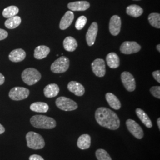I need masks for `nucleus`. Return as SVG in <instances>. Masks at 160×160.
Segmentation results:
<instances>
[{
  "label": "nucleus",
  "instance_id": "nucleus-26",
  "mask_svg": "<svg viewBox=\"0 0 160 160\" xmlns=\"http://www.w3.org/2000/svg\"><path fill=\"white\" fill-rule=\"evenodd\" d=\"M30 109L38 113H46L49 110V106L44 102H35L30 105Z\"/></svg>",
  "mask_w": 160,
  "mask_h": 160
},
{
  "label": "nucleus",
  "instance_id": "nucleus-5",
  "mask_svg": "<svg viewBox=\"0 0 160 160\" xmlns=\"http://www.w3.org/2000/svg\"><path fill=\"white\" fill-rule=\"evenodd\" d=\"M69 67V60L68 58L61 57L51 65V69L53 73L61 74L66 72Z\"/></svg>",
  "mask_w": 160,
  "mask_h": 160
},
{
  "label": "nucleus",
  "instance_id": "nucleus-21",
  "mask_svg": "<svg viewBox=\"0 0 160 160\" xmlns=\"http://www.w3.org/2000/svg\"><path fill=\"white\" fill-rule=\"evenodd\" d=\"M106 99L109 106L115 110H119L121 108V103L119 98L112 92H108L106 94Z\"/></svg>",
  "mask_w": 160,
  "mask_h": 160
},
{
  "label": "nucleus",
  "instance_id": "nucleus-38",
  "mask_svg": "<svg viewBox=\"0 0 160 160\" xmlns=\"http://www.w3.org/2000/svg\"><path fill=\"white\" fill-rule=\"evenodd\" d=\"M157 125L158 127V129H160V118H158L157 120Z\"/></svg>",
  "mask_w": 160,
  "mask_h": 160
},
{
  "label": "nucleus",
  "instance_id": "nucleus-13",
  "mask_svg": "<svg viewBox=\"0 0 160 160\" xmlns=\"http://www.w3.org/2000/svg\"><path fill=\"white\" fill-rule=\"evenodd\" d=\"M98 32V24L96 22H93L90 26L86 34V40L87 45L92 46L94 44Z\"/></svg>",
  "mask_w": 160,
  "mask_h": 160
},
{
  "label": "nucleus",
  "instance_id": "nucleus-3",
  "mask_svg": "<svg viewBox=\"0 0 160 160\" xmlns=\"http://www.w3.org/2000/svg\"><path fill=\"white\" fill-rule=\"evenodd\" d=\"M28 147L33 149H40L44 148L45 142L40 134L34 132H29L26 135Z\"/></svg>",
  "mask_w": 160,
  "mask_h": 160
},
{
  "label": "nucleus",
  "instance_id": "nucleus-2",
  "mask_svg": "<svg viewBox=\"0 0 160 160\" xmlns=\"http://www.w3.org/2000/svg\"><path fill=\"white\" fill-rule=\"evenodd\" d=\"M30 123L34 128L39 129H51L57 126L55 119L44 115H34L31 118Z\"/></svg>",
  "mask_w": 160,
  "mask_h": 160
},
{
  "label": "nucleus",
  "instance_id": "nucleus-33",
  "mask_svg": "<svg viewBox=\"0 0 160 160\" xmlns=\"http://www.w3.org/2000/svg\"><path fill=\"white\" fill-rule=\"evenodd\" d=\"M8 32L4 29H0V40H4L8 37Z\"/></svg>",
  "mask_w": 160,
  "mask_h": 160
},
{
  "label": "nucleus",
  "instance_id": "nucleus-1",
  "mask_svg": "<svg viewBox=\"0 0 160 160\" xmlns=\"http://www.w3.org/2000/svg\"><path fill=\"white\" fill-rule=\"evenodd\" d=\"M95 119L100 126L110 130H116L120 126V119L117 114L108 108L101 107L95 112Z\"/></svg>",
  "mask_w": 160,
  "mask_h": 160
},
{
  "label": "nucleus",
  "instance_id": "nucleus-37",
  "mask_svg": "<svg viewBox=\"0 0 160 160\" xmlns=\"http://www.w3.org/2000/svg\"><path fill=\"white\" fill-rule=\"evenodd\" d=\"M5 132V128L1 124H0V134L3 133Z\"/></svg>",
  "mask_w": 160,
  "mask_h": 160
},
{
  "label": "nucleus",
  "instance_id": "nucleus-30",
  "mask_svg": "<svg viewBox=\"0 0 160 160\" xmlns=\"http://www.w3.org/2000/svg\"><path fill=\"white\" fill-rule=\"evenodd\" d=\"M96 156L98 160H112L109 153L103 149H98L96 151Z\"/></svg>",
  "mask_w": 160,
  "mask_h": 160
},
{
  "label": "nucleus",
  "instance_id": "nucleus-40",
  "mask_svg": "<svg viewBox=\"0 0 160 160\" xmlns=\"http://www.w3.org/2000/svg\"><path fill=\"white\" fill-rule=\"evenodd\" d=\"M133 1H140V0H133Z\"/></svg>",
  "mask_w": 160,
  "mask_h": 160
},
{
  "label": "nucleus",
  "instance_id": "nucleus-36",
  "mask_svg": "<svg viewBox=\"0 0 160 160\" xmlns=\"http://www.w3.org/2000/svg\"><path fill=\"white\" fill-rule=\"evenodd\" d=\"M5 81V77L1 73H0V86L3 84Z\"/></svg>",
  "mask_w": 160,
  "mask_h": 160
},
{
  "label": "nucleus",
  "instance_id": "nucleus-20",
  "mask_svg": "<svg viewBox=\"0 0 160 160\" xmlns=\"http://www.w3.org/2000/svg\"><path fill=\"white\" fill-rule=\"evenodd\" d=\"M50 48L45 45H40L36 48L34 49V57L37 59H42L49 55Z\"/></svg>",
  "mask_w": 160,
  "mask_h": 160
},
{
  "label": "nucleus",
  "instance_id": "nucleus-12",
  "mask_svg": "<svg viewBox=\"0 0 160 160\" xmlns=\"http://www.w3.org/2000/svg\"><path fill=\"white\" fill-rule=\"evenodd\" d=\"M121 29V19L120 17L114 15L111 17L109 22V31L113 36L119 34Z\"/></svg>",
  "mask_w": 160,
  "mask_h": 160
},
{
  "label": "nucleus",
  "instance_id": "nucleus-4",
  "mask_svg": "<svg viewBox=\"0 0 160 160\" xmlns=\"http://www.w3.org/2000/svg\"><path fill=\"white\" fill-rule=\"evenodd\" d=\"M41 77L39 71L33 68L26 69L22 74L23 82L29 86H32L37 83L41 79Z\"/></svg>",
  "mask_w": 160,
  "mask_h": 160
},
{
  "label": "nucleus",
  "instance_id": "nucleus-14",
  "mask_svg": "<svg viewBox=\"0 0 160 160\" xmlns=\"http://www.w3.org/2000/svg\"><path fill=\"white\" fill-rule=\"evenodd\" d=\"M90 4L86 1H79L70 2L68 4V8L72 12H82L89 8Z\"/></svg>",
  "mask_w": 160,
  "mask_h": 160
},
{
  "label": "nucleus",
  "instance_id": "nucleus-19",
  "mask_svg": "<svg viewBox=\"0 0 160 160\" xmlns=\"http://www.w3.org/2000/svg\"><path fill=\"white\" fill-rule=\"evenodd\" d=\"M59 92V87L57 84H50L46 86L43 92L45 97L48 98H53L56 97Z\"/></svg>",
  "mask_w": 160,
  "mask_h": 160
},
{
  "label": "nucleus",
  "instance_id": "nucleus-24",
  "mask_svg": "<svg viewBox=\"0 0 160 160\" xmlns=\"http://www.w3.org/2000/svg\"><path fill=\"white\" fill-rule=\"evenodd\" d=\"M64 49L68 52H73L77 48L78 43L77 40L71 36L67 37L63 42Z\"/></svg>",
  "mask_w": 160,
  "mask_h": 160
},
{
  "label": "nucleus",
  "instance_id": "nucleus-25",
  "mask_svg": "<svg viewBox=\"0 0 160 160\" xmlns=\"http://www.w3.org/2000/svg\"><path fill=\"white\" fill-rule=\"evenodd\" d=\"M143 9L140 6L133 4L126 8V13L128 15L133 17L141 16L143 13Z\"/></svg>",
  "mask_w": 160,
  "mask_h": 160
},
{
  "label": "nucleus",
  "instance_id": "nucleus-10",
  "mask_svg": "<svg viewBox=\"0 0 160 160\" xmlns=\"http://www.w3.org/2000/svg\"><path fill=\"white\" fill-rule=\"evenodd\" d=\"M123 85L128 92H133L136 88V82L133 76L129 72L125 71L121 74Z\"/></svg>",
  "mask_w": 160,
  "mask_h": 160
},
{
  "label": "nucleus",
  "instance_id": "nucleus-34",
  "mask_svg": "<svg viewBox=\"0 0 160 160\" xmlns=\"http://www.w3.org/2000/svg\"><path fill=\"white\" fill-rule=\"evenodd\" d=\"M152 76L158 82H160V71L157 70L152 72Z\"/></svg>",
  "mask_w": 160,
  "mask_h": 160
},
{
  "label": "nucleus",
  "instance_id": "nucleus-7",
  "mask_svg": "<svg viewBox=\"0 0 160 160\" xmlns=\"http://www.w3.org/2000/svg\"><path fill=\"white\" fill-rule=\"evenodd\" d=\"M29 89L24 87H16L12 88L10 91L8 96L12 100L18 101L27 98L29 97Z\"/></svg>",
  "mask_w": 160,
  "mask_h": 160
},
{
  "label": "nucleus",
  "instance_id": "nucleus-8",
  "mask_svg": "<svg viewBox=\"0 0 160 160\" xmlns=\"http://www.w3.org/2000/svg\"><path fill=\"white\" fill-rule=\"evenodd\" d=\"M126 125L128 131L133 136L138 139H141L143 137V129L135 120L129 119L126 120Z\"/></svg>",
  "mask_w": 160,
  "mask_h": 160
},
{
  "label": "nucleus",
  "instance_id": "nucleus-9",
  "mask_svg": "<svg viewBox=\"0 0 160 160\" xmlns=\"http://www.w3.org/2000/svg\"><path fill=\"white\" fill-rule=\"evenodd\" d=\"M141 46L136 42L126 41L123 42L120 47V51L122 53L130 55L140 51Z\"/></svg>",
  "mask_w": 160,
  "mask_h": 160
},
{
  "label": "nucleus",
  "instance_id": "nucleus-35",
  "mask_svg": "<svg viewBox=\"0 0 160 160\" xmlns=\"http://www.w3.org/2000/svg\"><path fill=\"white\" fill-rule=\"evenodd\" d=\"M29 160H44L43 157L37 154L32 155L29 157Z\"/></svg>",
  "mask_w": 160,
  "mask_h": 160
},
{
  "label": "nucleus",
  "instance_id": "nucleus-31",
  "mask_svg": "<svg viewBox=\"0 0 160 160\" xmlns=\"http://www.w3.org/2000/svg\"><path fill=\"white\" fill-rule=\"evenodd\" d=\"M87 22V19L85 16H80L77 20L75 23V28L78 30H80L83 29L84 27L86 26V23Z\"/></svg>",
  "mask_w": 160,
  "mask_h": 160
},
{
  "label": "nucleus",
  "instance_id": "nucleus-11",
  "mask_svg": "<svg viewBox=\"0 0 160 160\" xmlns=\"http://www.w3.org/2000/svg\"><path fill=\"white\" fill-rule=\"evenodd\" d=\"M92 70L94 74L98 77H103L106 74V64L103 59L98 58L92 63Z\"/></svg>",
  "mask_w": 160,
  "mask_h": 160
},
{
  "label": "nucleus",
  "instance_id": "nucleus-16",
  "mask_svg": "<svg viewBox=\"0 0 160 160\" xmlns=\"http://www.w3.org/2000/svg\"><path fill=\"white\" fill-rule=\"evenodd\" d=\"M74 18V14L72 11L66 12L59 23V28L61 30H66L68 29L73 22Z\"/></svg>",
  "mask_w": 160,
  "mask_h": 160
},
{
  "label": "nucleus",
  "instance_id": "nucleus-22",
  "mask_svg": "<svg viewBox=\"0 0 160 160\" xmlns=\"http://www.w3.org/2000/svg\"><path fill=\"white\" fill-rule=\"evenodd\" d=\"M91 145V137L88 134H83L78 138L77 146L81 149L89 148Z\"/></svg>",
  "mask_w": 160,
  "mask_h": 160
},
{
  "label": "nucleus",
  "instance_id": "nucleus-17",
  "mask_svg": "<svg viewBox=\"0 0 160 160\" xmlns=\"http://www.w3.org/2000/svg\"><path fill=\"white\" fill-rule=\"evenodd\" d=\"M26 57V52L20 48L12 50L8 55L9 59L13 62H19L23 61Z\"/></svg>",
  "mask_w": 160,
  "mask_h": 160
},
{
  "label": "nucleus",
  "instance_id": "nucleus-18",
  "mask_svg": "<svg viewBox=\"0 0 160 160\" xmlns=\"http://www.w3.org/2000/svg\"><path fill=\"white\" fill-rule=\"evenodd\" d=\"M106 62L110 68H117L120 65V59L116 53L111 52L106 57Z\"/></svg>",
  "mask_w": 160,
  "mask_h": 160
},
{
  "label": "nucleus",
  "instance_id": "nucleus-23",
  "mask_svg": "<svg viewBox=\"0 0 160 160\" xmlns=\"http://www.w3.org/2000/svg\"><path fill=\"white\" fill-rule=\"evenodd\" d=\"M136 113L139 118V119L142 122L143 125L148 128H151L152 127V121L149 118L148 114H147L143 110L139 108L136 109Z\"/></svg>",
  "mask_w": 160,
  "mask_h": 160
},
{
  "label": "nucleus",
  "instance_id": "nucleus-6",
  "mask_svg": "<svg viewBox=\"0 0 160 160\" xmlns=\"http://www.w3.org/2000/svg\"><path fill=\"white\" fill-rule=\"evenodd\" d=\"M55 103L59 109L63 111H72L78 108L77 103L67 97H58L56 100Z\"/></svg>",
  "mask_w": 160,
  "mask_h": 160
},
{
  "label": "nucleus",
  "instance_id": "nucleus-28",
  "mask_svg": "<svg viewBox=\"0 0 160 160\" xmlns=\"http://www.w3.org/2000/svg\"><path fill=\"white\" fill-rule=\"evenodd\" d=\"M19 12V9L16 6L7 7L2 12V16L5 18H10L16 16Z\"/></svg>",
  "mask_w": 160,
  "mask_h": 160
},
{
  "label": "nucleus",
  "instance_id": "nucleus-27",
  "mask_svg": "<svg viewBox=\"0 0 160 160\" xmlns=\"http://www.w3.org/2000/svg\"><path fill=\"white\" fill-rule=\"evenodd\" d=\"M22 19L19 16H14V17L8 18L5 22V26L7 29H14L19 26L21 24Z\"/></svg>",
  "mask_w": 160,
  "mask_h": 160
},
{
  "label": "nucleus",
  "instance_id": "nucleus-15",
  "mask_svg": "<svg viewBox=\"0 0 160 160\" xmlns=\"http://www.w3.org/2000/svg\"><path fill=\"white\" fill-rule=\"evenodd\" d=\"M69 92L77 96H82L85 93V88L81 84L77 81H70L67 86Z\"/></svg>",
  "mask_w": 160,
  "mask_h": 160
},
{
  "label": "nucleus",
  "instance_id": "nucleus-29",
  "mask_svg": "<svg viewBox=\"0 0 160 160\" xmlns=\"http://www.w3.org/2000/svg\"><path fill=\"white\" fill-rule=\"evenodd\" d=\"M148 21L149 24L157 29L160 28V14L159 13L153 12L149 15Z\"/></svg>",
  "mask_w": 160,
  "mask_h": 160
},
{
  "label": "nucleus",
  "instance_id": "nucleus-39",
  "mask_svg": "<svg viewBox=\"0 0 160 160\" xmlns=\"http://www.w3.org/2000/svg\"><path fill=\"white\" fill-rule=\"evenodd\" d=\"M157 49L158 50V51L160 52V45H158L157 46Z\"/></svg>",
  "mask_w": 160,
  "mask_h": 160
},
{
  "label": "nucleus",
  "instance_id": "nucleus-32",
  "mask_svg": "<svg viewBox=\"0 0 160 160\" xmlns=\"http://www.w3.org/2000/svg\"><path fill=\"white\" fill-rule=\"evenodd\" d=\"M150 92L151 94L155 97L160 99V86H154L150 88Z\"/></svg>",
  "mask_w": 160,
  "mask_h": 160
}]
</instances>
